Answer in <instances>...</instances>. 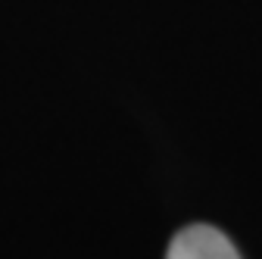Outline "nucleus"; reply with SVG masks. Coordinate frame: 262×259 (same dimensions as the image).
<instances>
[{
    "label": "nucleus",
    "instance_id": "1",
    "mask_svg": "<svg viewBox=\"0 0 262 259\" xmlns=\"http://www.w3.org/2000/svg\"><path fill=\"white\" fill-rule=\"evenodd\" d=\"M166 259H244V256L225 231L212 228V225H187L172 238Z\"/></svg>",
    "mask_w": 262,
    "mask_h": 259
}]
</instances>
